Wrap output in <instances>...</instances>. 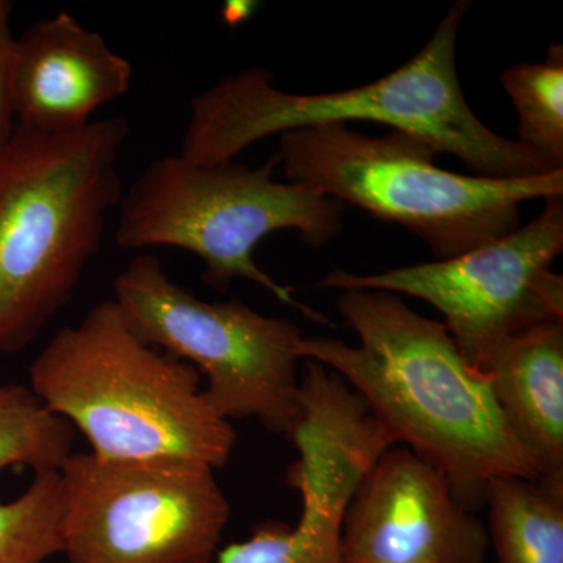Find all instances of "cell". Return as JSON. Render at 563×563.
<instances>
[{
  "label": "cell",
  "mask_w": 563,
  "mask_h": 563,
  "mask_svg": "<svg viewBox=\"0 0 563 563\" xmlns=\"http://www.w3.org/2000/svg\"><path fill=\"white\" fill-rule=\"evenodd\" d=\"M113 290L144 342L206 377L203 391L225 420L252 418L287 439L298 418V325L240 301H203L151 254L129 262Z\"/></svg>",
  "instance_id": "52a82bcc"
},
{
  "label": "cell",
  "mask_w": 563,
  "mask_h": 563,
  "mask_svg": "<svg viewBox=\"0 0 563 563\" xmlns=\"http://www.w3.org/2000/svg\"><path fill=\"white\" fill-rule=\"evenodd\" d=\"M518 117L520 143L563 169V46L551 44L547 62L520 63L499 76Z\"/></svg>",
  "instance_id": "5bb4252c"
},
{
  "label": "cell",
  "mask_w": 563,
  "mask_h": 563,
  "mask_svg": "<svg viewBox=\"0 0 563 563\" xmlns=\"http://www.w3.org/2000/svg\"><path fill=\"white\" fill-rule=\"evenodd\" d=\"M437 155L409 133L368 136L329 124L282 133L276 161L287 181L402 225L437 261L520 228L521 203L563 196V169L495 179L446 172Z\"/></svg>",
  "instance_id": "5b68a950"
},
{
  "label": "cell",
  "mask_w": 563,
  "mask_h": 563,
  "mask_svg": "<svg viewBox=\"0 0 563 563\" xmlns=\"http://www.w3.org/2000/svg\"><path fill=\"white\" fill-rule=\"evenodd\" d=\"M252 3L246 2H232L228 3V7L224 9V20L229 22V24H236V22H242L247 20V16L252 13Z\"/></svg>",
  "instance_id": "d6986e66"
},
{
  "label": "cell",
  "mask_w": 563,
  "mask_h": 563,
  "mask_svg": "<svg viewBox=\"0 0 563 563\" xmlns=\"http://www.w3.org/2000/svg\"><path fill=\"white\" fill-rule=\"evenodd\" d=\"M213 563H342V537L268 520L258 525L250 539L218 550Z\"/></svg>",
  "instance_id": "e0dca14e"
},
{
  "label": "cell",
  "mask_w": 563,
  "mask_h": 563,
  "mask_svg": "<svg viewBox=\"0 0 563 563\" xmlns=\"http://www.w3.org/2000/svg\"><path fill=\"white\" fill-rule=\"evenodd\" d=\"M209 563H213V562H209Z\"/></svg>",
  "instance_id": "ffe728a7"
},
{
  "label": "cell",
  "mask_w": 563,
  "mask_h": 563,
  "mask_svg": "<svg viewBox=\"0 0 563 563\" xmlns=\"http://www.w3.org/2000/svg\"><path fill=\"white\" fill-rule=\"evenodd\" d=\"M342 291L339 310L357 333V346L302 336L301 361L339 374L393 442L439 470L472 512L484 506L493 479H540L504 421L487 376L463 357L443 322L413 312L393 292Z\"/></svg>",
  "instance_id": "6da1fadb"
},
{
  "label": "cell",
  "mask_w": 563,
  "mask_h": 563,
  "mask_svg": "<svg viewBox=\"0 0 563 563\" xmlns=\"http://www.w3.org/2000/svg\"><path fill=\"white\" fill-rule=\"evenodd\" d=\"M276 166V157L258 168L236 162L196 165L180 155L158 158L122 192L114 242L124 250L191 252L214 290L251 280L310 320L331 325L254 261L255 247L273 233L296 231L320 250L343 229L342 203L303 185L277 181Z\"/></svg>",
  "instance_id": "8992f818"
},
{
  "label": "cell",
  "mask_w": 563,
  "mask_h": 563,
  "mask_svg": "<svg viewBox=\"0 0 563 563\" xmlns=\"http://www.w3.org/2000/svg\"><path fill=\"white\" fill-rule=\"evenodd\" d=\"M484 506L499 563H563V477H498Z\"/></svg>",
  "instance_id": "4fadbf2b"
},
{
  "label": "cell",
  "mask_w": 563,
  "mask_h": 563,
  "mask_svg": "<svg viewBox=\"0 0 563 563\" xmlns=\"http://www.w3.org/2000/svg\"><path fill=\"white\" fill-rule=\"evenodd\" d=\"M217 470L181 459L63 463L62 554L69 563H209L231 504Z\"/></svg>",
  "instance_id": "ba28073f"
},
{
  "label": "cell",
  "mask_w": 563,
  "mask_h": 563,
  "mask_svg": "<svg viewBox=\"0 0 563 563\" xmlns=\"http://www.w3.org/2000/svg\"><path fill=\"white\" fill-rule=\"evenodd\" d=\"M31 390L110 461L181 459L221 468L236 435L201 374L151 346L120 306L99 302L60 329L32 362Z\"/></svg>",
  "instance_id": "277c9868"
},
{
  "label": "cell",
  "mask_w": 563,
  "mask_h": 563,
  "mask_svg": "<svg viewBox=\"0 0 563 563\" xmlns=\"http://www.w3.org/2000/svg\"><path fill=\"white\" fill-rule=\"evenodd\" d=\"M476 368L539 476L563 477V321L507 336Z\"/></svg>",
  "instance_id": "7c38bea8"
},
{
  "label": "cell",
  "mask_w": 563,
  "mask_h": 563,
  "mask_svg": "<svg viewBox=\"0 0 563 563\" xmlns=\"http://www.w3.org/2000/svg\"><path fill=\"white\" fill-rule=\"evenodd\" d=\"M562 251L563 196H554L528 224L457 257L373 274L333 269L321 287L372 288L431 303L476 366L507 336L563 321V279L551 269Z\"/></svg>",
  "instance_id": "9c48e42d"
},
{
  "label": "cell",
  "mask_w": 563,
  "mask_h": 563,
  "mask_svg": "<svg viewBox=\"0 0 563 563\" xmlns=\"http://www.w3.org/2000/svg\"><path fill=\"white\" fill-rule=\"evenodd\" d=\"M10 0H0V151L16 131L13 99L14 47L16 38L10 27L13 13Z\"/></svg>",
  "instance_id": "ac0fdd59"
},
{
  "label": "cell",
  "mask_w": 563,
  "mask_h": 563,
  "mask_svg": "<svg viewBox=\"0 0 563 563\" xmlns=\"http://www.w3.org/2000/svg\"><path fill=\"white\" fill-rule=\"evenodd\" d=\"M74 432L29 385H0V473L13 466L58 472L73 454Z\"/></svg>",
  "instance_id": "9a60e30c"
},
{
  "label": "cell",
  "mask_w": 563,
  "mask_h": 563,
  "mask_svg": "<svg viewBox=\"0 0 563 563\" xmlns=\"http://www.w3.org/2000/svg\"><path fill=\"white\" fill-rule=\"evenodd\" d=\"M122 117L40 135L16 128L0 151V357L27 347L73 298L120 207Z\"/></svg>",
  "instance_id": "3957f363"
},
{
  "label": "cell",
  "mask_w": 563,
  "mask_h": 563,
  "mask_svg": "<svg viewBox=\"0 0 563 563\" xmlns=\"http://www.w3.org/2000/svg\"><path fill=\"white\" fill-rule=\"evenodd\" d=\"M468 10V2H455L406 65L351 90L282 91L262 66L222 77L191 99L180 157L220 165L235 162L268 136L365 121L417 136L439 154L457 157L473 176L512 179L555 172L520 141L493 132L470 109L457 73L459 27Z\"/></svg>",
  "instance_id": "7a4b0ae2"
},
{
  "label": "cell",
  "mask_w": 563,
  "mask_h": 563,
  "mask_svg": "<svg viewBox=\"0 0 563 563\" xmlns=\"http://www.w3.org/2000/svg\"><path fill=\"white\" fill-rule=\"evenodd\" d=\"M60 473L33 474L18 498L0 503V563H44L62 554Z\"/></svg>",
  "instance_id": "2e32d148"
},
{
  "label": "cell",
  "mask_w": 563,
  "mask_h": 563,
  "mask_svg": "<svg viewBox=\"0 0 563 563\" xmlns=\"http://www.w3.org/2000/svg\"><path fill=\"white\" fill-rule=\"evenodd\" d=\"M131 62L68 11L33 22L16 38V128L40 135L80 131L106 103L131 90Z\"/></svg>",
  "instance_id": "8fae6325"
},
{
  "label": "cell",
  "mask_w": 563,
  "mask_h": 563,
  "mask_svg": "<svg viewBox=\"0 0 563 563\" xmlns=\"http://www.w3.org/2000/svg\"><path fill=\"white\" fill-rule=\"evenodd\" d=\"M487 528L439 470L409 448L385 451L344 515L342 563H484Z\"/></svg>",
  "instance_id": "30bf717a"
}]
</instances>
